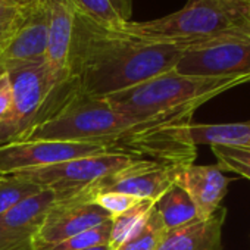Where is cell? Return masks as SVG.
<instances>
[{
    "label": "cell",
    "mask_w": 250,
    "mask_h": 250,
    "mask_svg": "<svg viewBox=\"0 0 250 250\" xmlns=\"http://www.w3.org/2000/svg\"><path fill=\"white\" fill-rule=\"evenodd\" d=\"M200 104H188L153 116L116 112L104 97L78 91L62 110L28 134L25 142L62 140L94 143L109 155L165 167L191 165L197 156L188 127Z\"/></svg>",
    "instance_id": "6da1fadb"
},
{
    "label": "cell",
    "mask_w": 250,
    "mask_h": 250,
    "mask_svg": "<svg viewBox=\"0 0 250 250\" xmlns=\"http://www.w3.org/2000/svg\"><path fill=\"white\" fill-rule=\"evenodd\" d=\"M184 52L175 44L146 42L103 27L77 9L69 74L83 94L107 97L175 69Z\"/></svg>",
    "instance_id": "7a4b0ae2"
},
{
    "label": "cell",
    "mask_w": 250,
    "mask_h": 250,
    "mask_svg": "<svg viewBox=\"0 0 250 250\" xmlns=\"http://www.w3.org/2000/svg\"><path fill=\"white\" fill-rule=\"evenodd\" d=\"M119 30L137 39L186 50L250 37V0H188L177 12L150 21H128Z\"/></svg>",
    "instance_id": "3957f363"
},
{
    "label": "cell",
    "mask_w": 250,
    "mask_h": 250,
    "mask_svg": "<svg viewBox=\"0 0 250 250\" xmlns=\"http://www.w3.org/2000/svg\"><path fill=\"white\" fill-rule=\"evenodd\" d=\"M14 87V103L0 121V146L25 142L28 134L55 116L80 91L74 77L58 81L46 61L8 72Z\"/></svg>",
    "instance_id": "277c9868"
},
{
    "label": "cell",
    "mask_w": 250,
    "mask_h": 250,
    "mask_svg": "<svg viewBox=\"0 0 250 250\" xmlns=\"http://www.w3.org/2000/svg\"><path fill=\"white\" fill-rule=\"evenodd\" d=\"M247 83H250V75L194 77L172 69L104 99L119 113L146 118L188 104L202 106L210 99Z\"/></svg>",
    "instance_id": "5b68a950"
},
{
    "label": "cell",
    "mask_w": 250,
    "mask_h": 250,
    "mask_svg": "<svg viewBox=\"0 0 250 250\" xmlns=\"http://www.w3.org/2000/svg\"><path fill=\"white\" fill-rule=\"evenodd\" d=\"M134 161L121 155H96L61 162L50 167L14 172L55 193L56 202L83 194L99 180L131 165Z\"/></svg>",
    "instance_id": "8992f818"
},
{
    "label": "cell",
    "mask_w": 250,
    "mask_h": 250,
    "mask_svg": "<svg viewBox=\"0 0 250 250\" xmlns=\"http://www.w3.org/2000/svg\"><path fill=\"white\" fill-rule=\"evenodd\" d=\"M106 150L94 143L33 140L0 146V175L56 165L61 162L103 155Z\"/></svg>",
    "instance_id": "52a82bcc"
},
{
    "label": "cell",
    "mask_w": 250,
    "mask_h": 250,
    "mask_svg": "<svg viewBox=\"0 0 250 250\" xmlns=\"http://www.w3.org/2000/svg\"><path fill=\"white\" fill-rule=\"evenodd\" d=\"M181 168L153 162H133L127 168H122L90 186L83 196L91 200L96 193L116 191L140 200L147 199L156 202L175 183V177Z\"/></svg>",
    "instance_id": "ba28073f"
},
{
    "label": "cell",
    "mask_w": 250,
    "mask_h": 250,
    "mask_svg": "<svg viewBox=\"0 0 250 250\" xmlns=\"http://www.w3.org/2000/svg\"><path fill=\"white\" fill-rule=\"evenodd\" d=\"M174 71L194 77L250 75V37L186 50Z\"/></svg>",
    "instance_id": "9c48e42d"
},
{
    "label": "cell",
    "mask_w": 250,
    "mask_h": 250,
    "mask_svg": "<svg viewBox=\"0 0 250 250\" xmlns=\"http://www.w3.org/2000/svg\"><path fill=\"white\" fill-rule=\"evenodd\" d=\"M112 215L83 194L68 200H59L49 208L44 222L36 240V250H46L72 235L84 232L106 221Z\"/></svg>",
    "instance_id": "30bf717a"
},
{
    "label": "cell",
    "mask_w": 250,
    "mask_h": 250,
    "mask_svg": "<svg viewBox=\"0 0 250 250\" xmlns=\"http://www.w3.org/2000/svg\"><path fill=\"white\" fill-rule=\"evenodd\" d=\"M47 52V6L46 0L30 5L27 12L0 53V72L40 63Z\"/></svg>",
    "instance_id": "8fae6325"
},
{
    "label": "cell",
    "mask_w": 250,
    "mask_h": 250,
    "mask_svg": "<svg viewBox=\"0 0 250 250\" xmlns=\"http://www.w3.org/2000/svg\"><path fill=\"white\" fill-rule=\"evenodd\" d=\"M55 193L42 190L0 216V250H36V240Z\"/></svg>",
    "instance_id": "7c38bea8"
},
{
    "label": "cell",
    "mask_w": 250,
    "mask_h": 250,
    "mask_svg": "<svg viewBox=\"0 0 250 250\" xmlns=\"http://www.w3.org/2000/svg\"><path fill=\"white\" fill-rule=\"evenodd\" d=\"M47 6V52L46 63L58 81L69 74V50L75 27L77 6L74 0H46Z\"/></svg>",
    "instance_id": "4fadbf2b"
},
{
    "label": "cell",
    "mask_w": 250,
    "mask_h": 250,
    "mask_svg": "<svg viewBox=\"0 0 250 250\" xmlns=\"http://www.w3.org/2000/svg\"><path fill=\"white\" fill-rule=\"evenodd\" d=\"M175 184L187 191L193 200L199 219L210 218L219 208L228 191L229 178L218 165H186L177 177Z\"/></svg>",
    "instance_id": "5bb4252c"
},
{
    "label": "cell",
    "mask_w": 250,
    "mask_h": 250,
    "mask_svg": "<svg viewBox=\"0 0 250 250\" xmlns=\"http://www.w3.org/2000/svg\"><path fill=\"white\" fill-rule=\"evenodd\" d=\"M227 209L219 208L210 218L167 232L158 250H224L222 227Z\"/></svg>",
    "instance_id": "9a60e30c"
},
{
    "label": "cell",
    "mask_w": 250,
    "mask_h": 250,
    "mask_svg": "<svg viewBox=\"0 0 250 250\" xmlns=\"http://www.w3.org/2000/svg\"><path fill=\"white\" fill-rule=\"evenodd\" d=\"M194 146H222L250 149V121L238 124H194L188 127Z\"/></svg>",
    "instance_id": "2e32d148"
},
{
    "label": "cell",
    "mask_w": 250,
    "mask_h": 250,
    "mask_svg": "<svg viewBox=\"0 0 250 250\" xmlns=\"http://www.w3.org/2000/svg\"><path fill=\"white\" fill-rule=\"evenodd\" d=\"M155 209L161 215L168 231L199 221L193 200L187 191L175 183L155 202Z\"/></svg>",
    "instance_id": "e0dca14e"
},
{
    "label": "cell",
    "mask_w": 250,
    "mask_h": 250,
    "mask_svg": "<svg viewBox=\"0 0 250 250\" xmlns=\"http://www.w3.org/2000/svg\"><path fill=\"white\" fill-rule=\"evenodd\" d=\"M167 232L168 228L153 206L149 216L115 250H158Z\"/></svg>",
    "instance_id": "ac0fdd59"
},
{
    "label": "cell",
    "mask_w": 250,
    "mask_h": 250,
    "mask_svg": "<svg viewBox=\"0 0 250 250\" xmlns=\"http://www.w3.org/2000/svg\"><path fill=\"white\" fill-rule=\"evenodd\" d=\"M153 206H155L153 200L145 199V200L137 202L128 210L112 216L110 219L112 231H110V243H109L112 250L118 249L125 240H127V237L134 231V228L139 227L149 216Z\"/></svg>",
    "instance_id": "d6986e66"
},
{
    "label": "cell",
    "mask_w": 250,
    "mask_h": 250,
    "mask_svg": "<svg viewBox=\"0 0 250 250\" xmlns=\"http://www.w3.org/2000/svg\"><path fill=\"white\" fill-rule=\"evenodd\" d=\"M43 188L17 174L0 175V216Z\"/></svg>",
    "instance_id": "ffe728a7"
},
{
    "label": "cell",
    "mask_w": 250,
    "mask_h": 250,
    "mask_svg": "<svg viewBox=\"0 0 250 250\" xmlns=\"http://www.w3.org/2000/svg\"><path fill=\"white\" fill-rule=\"evenodd\" d=\"M110 231H112V224L110 221H106L84 232L72 235L58 244H53L46 250H87V249L104 246L110 243Z\"/></svg>",
    "instance_id": "44dd1931"
},
{
    "label": "cell",
    "mask_w": 250,
    "mask_h": 250,
    "mask_svg": "<svg viewBox=\"0 0 250 250\" xmlns=\"http://www.w3.org/2000/svg\"><path fill=\"white\" fill-rule=\"evenodd\" d=\"M221 171L234 172L250 180V149H237V147H210Z\"/></svg>",
    "instance_id": "7402d4cb"
},
{
    "label": "cell",
    "mask_w": 250,
    "mask_h": 250,
    "mask_svg": "<svg viewBox=\"0 0 250 250\" xmlns=\"http://www.w3.org/2000/svg\"><path fill=\"white\" fill-rule=\"evenodd\" d=\"M74 3L80 12L103 27L119 28L124 24L109 0H74Z\"/></svg>",
    "instance_id": "603a6c76"
},
{
    "label": "cell",
    "mask_w": 250,
    "mask_h": 250,
    "mask_svg": "<svg viewBox=\"0 0 250 250\" xmlns=\"http://www.w3.org/2000/svg\"><path fill=\"white\" fill-rule=\"evenodd\" d=\"M91 202L99 205L102 209H104L112 216H115L125 210H128L131 206H134L137 202H140V199L131 197L124 193H116V191H100L91 197Z\"/></svg>",
    "instance_id": "cb8c5ba5"
},
{
    "label": "cell",
    "mask_w": 250,
    "mask_h": 250,
    "mask_svg": "<svg viewBox=\"0 0 250 250\" xmlns=\"http://www.w3.org/2000/svg\"><path fill=\"white\" fill-rule=\"evenodd\" d=\"M28 6L18 3H0V43L11 39L21 24Z\"/></svg>",
    "instance_id": "d4e9b609"
},
{
    "label": "cell",
    "mask_w": 250,
    "mask_h": 250,
    "mask_svg": "<svg viewBox=\"0 0 250 250\" xmlns=\"http://www.w3.org/2000/svg\"><path fill=\"white\" fill-rule=\"evenodd\" d=\"M14 103V87L8 72H0V121L8 116Z\"/></svg>",
    "instance_id": "484cf974"
},
{
    "label": "cell",
    "mask_w": 250,
    "mask_h": 250,
    "mask_svg": "<svg viewBox=\"0 0 250 250\" xmlns=\"http://www.w3.org/2000/svg\"><path fill=\"white\" fill-rule=\"evenodd\" d=\"M124 22L133 21V0H109Z\"/></svg>",
    "instance_id": "4316f807"
},
{
    "label": "cell",
    "mask_w": 250,
    "mask_h": 250,
    "mask_svg": "<svg viewBox=\"0 0 250 250\" xmlns=\"http://www.w3.org/2000/svg\"><path fill=\"white\" fill-rule=\"evenodd\" d=\"M12 2L18 3V5H22V6H28V5H33V3L39 2V0H12Z\"/></svg>",
    "instance_id": "83f0119b"
},
{
    "label": "cell",
    "mask_w": 250,
    "mask_h": 250,
    "mask_svg": "<svg viewBox=\"0 0 250 250\" xmlns=\"http://www.w3.org/2000/svg\"><path fill=\"white\" fill-rule=\"evenodd\" d=\"M87 250H112L109 244H104V246H99V247H93V249H87Z\"/></svg>",
    "instance_id": "f1b7e54d"
},
{
    "label": "cell",
    "mask_w": 250,
    "mask_h": 250,
    "mask_svg": "<svg viewBox=\"0 0 250 250\" xmlns=\"http://www.w3.org/2000/svg\"><path fill=\"white\" fill-rule=\"evenodd\" d=\"M9 40V39H8ZM8 40L6 42H2V43H0V53H2V50H3V47L6 46V43H8Z\"/></svg>",
    "instance_id": "f546056e"
},
{
    "label": "cell",
    "mask_w": 250,
    "mask_h": 250,
    "mask_svg": "<svg viewBox=\"0 0 250 250\" xmlns=\"http://www.w3.org/2000/svg\"><path fill=\"white\" fill-rule=\"evenodd\" d=\"M0 3H15L12 0H0Z\"/></svg>",
    "instance_id": "4dcf8cb0"
}]
</instances>
